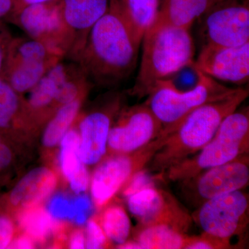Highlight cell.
Wrapping results in <instances>:
<instances>
[{
  "instance_id": "6da1fadb",
  "label": "cell",
  "mask_w": 249,
  "mask_h": 249,
  "mask_svg": "<svg viewBox=\"0 0 249 249\" xmlns=\"http://www.w3.org/2000/svg\"><path fill=\"white\" fill-rule=\"evenodd\" d=\"M139 46L111 0L106 14L91 28L81 48L70 60L79 65L93 85L114 87L134 71Z\"/></svg>"
},
{
  "instance_id": "7a4b0ae2",
  "label": "cell",
  "mask_w": 249,
  "mask_h": 249,
  "mask_svg": "<svg viewBox=\"0 0 249 249\" xmlns=\"http://www.w3.org/2000/svg\"><path fill=\"white\" fill-rule=\"evenodd\" d=\"M249 96V90L236 88L230 94L202 105L185 117L170 132L163 146L150 162V171L158 175L200 151L213 137L221 123Z\"/></svg>"
},
{
  "instance_id": "3957f363",
  "label": "cell",
  "mask_w": 249,
  "mask_h": 249,
  "mask_svg": "<svg viewBox=\"0 0 249 249\" xmlns=\"http://www.w3.org/2000/svg\"><path fill=\"white\" fill-rule=\"evenodd\" d=\"M142 42L140 68L132 93L148 96L158 82L194 62V42L189 29L162 26L151 27Z\"/></svg>"
},
{
  "instance_id": "277c9868",
  "label": "cell",
  "mask_w": 249,
  "mask_h": 249,
  "mask_svg": "<svg viewBox=\"0 0 249 249\" xmlns=\"http://www.w3.org/2000/svg\"><path fill=\"white\" fill-rule=\"evenodd\" d=\"M249 109L247 107L228 115L200 151L170 167L163 175L170 181L181 182L249 153Z\"/></svg>"
},
{
  "instance_id": "5b68a950",
  "label": "cell",
  "mask_w": 249,
  "mask_h": 249,
  "mask_svg": "<svg viewBox=\"0 0 249 249\" xmlns=\"http://www.w3.org/2000/svg\"><path fill=\"white\" fill-rule=\"evenodd\" d=\"M234 90L201 71L197 85L188 91H178L159 82L145 103L161 124L162 131L170 133L196 108L225 97Z\"/></svg>"
},
{
  "instance_id": "8992f818",
  "label": "cell",
  "mask_w": 249,
  "mask_h": 249,
  "mask_svg": "<svg viewBox=\"0 0 249 249\" xmlns=\"http://www.w3.org/2000/svg\"><path fill=\"white\" fill-rule=\"evenodd\" d=\"M168 133L161 132L151 142L138 150L105 157L90 178V192L93 204L100 209L106 206L131 178L143 169L163 146Z\"/></svg>"
},
{
  "instance_id": "52a82bcc",
  "label": "cell",
  "mask_w": 249,
  "mask_h": 249,
  "mask_svg": "<svg viewBox=\"0 0 249 249\" xmlns=\"http://www.w3.org/2000/svg\"><path fill=\"white\" fill-rule=\"evenodd\" d=\"M237 191L215 196L198 206L191 217L203 235L222 249H230L231 240L243 234L249 224V196Z\"/></svg>"
},
{
  "instance_id": "ba28073f",
  "label": "cell",
  "mask_w": 249,
  "mask_h": 249,
  "mask_svg": "<svg viewBox=\"0 0 249 249\" xmlns=\"http://www.w3.org/2000/svg\"><path fill=\"white\" fill-rule=\"evenodd\" d=\"M6 22L16 24L33 40L68 56L73 47V37L67 27L63 13L62 0L27 5L12 13Z\"/></svg>"
},
{
  "instance_id": "9c48e42d",
  "label": "cell",
  "mask_w": 249,
  "mask_h": 249,
  "mask_svg": "<svg viewBox=\"0 0 249 249\" xmlns=\"http://www.w3.org/2000/svg\"><path fill=\"white\" fill-rule=\"evenodd\" d=\"M65 58L30 37H14L1 78L17 92L28 93L55 64Z\"/></svg>"
},
{
  "instance_id": "30bf717a",
  "label": "cell",
  "mask_w": 249,
  "mask_h": 249,
  "mask_svg": "<svg viewBox=\"0 0 249 249\" xmlns=\"http://www.w3.org/2000/svg\"><path fill=\"white\" fill-rule=\"evenodd\" d=\"M198 19L202 47H239L249 42V0H213Z\"/></svg>"
},
{
  "instance_id": "8fae6325",
  "label": "cell",
  "mask_w": 249,
  "mask_h": 249,
  "mask_svg": "<svg viewBox=\"0 0 249 249\" xmlns=\"http://www.w3.org/2000/svg\"><path fill=\"white\" fill-rule=\"evenodd\" d=\"M249 182V153L181 181L185 196L197 206L215 196L245 189Z\"/></svg>"
},
{
  "instance_id": "7c38bea8",
  "label": "cell",
  "mask_w": 249,
  "mask_h": 249,
  "mask_svg": "<svg viewBox=\"0 0 249 249\" xmlns=\"http://www.w3.org/2000/svg\"><path fill=\"white\" fill-rule=\"evenodd\" d=\"M129 213L140 226L166 225L186 233L193 219L189 213L168 192L145 188L126 199Z\"/></svg>"
},
{
  "instance_id": "4fadbf2b",
  "label": "cell",
  "mask_w": 249,
  "mask_h": 249,
  "mask_svg": "<svg viewBox=\"0 0 249 249\" xmlns=\"http://www.w3.org/2000/svg\"><path fill=\"white\" fill-rule=\"evenodd\" d=\"M162 124L146 103L121 111L108 137L111 155L131 153L145 146L161 133Z\"/></svg>"
},
{
  "instance_id": "5bb4252c",
  "label": "cell",
  "mask_w": 249,
  "mask_h": 249,
  "mask_svg": "<svg viewBox=\"0 0 249 249\" xmlns=\"http://www.w3.org/2000/svg\"><path fill=\"white\" fill-rule=\"evenodd\" d=\"M194 63L214 80L245 84L249 78V42L239 47L204 46Z\"/></svg>"
},
{
  "instance_id": "9a60e30c",
  "label": "cell",
  "mask_w": 249,
  "mask_h": 249,
  "mask_svg": "<svg viewBox=\"0 0 249 249\" xmlns=\"http://www.w3.org/2000/svg\"><path fill=\"white\" fill-rule=\"evenodd\" d=\"M120 97L117 95L107 107L91 111L80 120L78 154L85 165L98 164L106 157L109 131L120 108Z\"/></svg>"
},
{
  "instance_id": "2e32d148",
  "label": "cell",
  "mask_w": 249,
  "mask_h": 249,
  "mask_svg": "<svg viewBox=\"0 0 249 249\" xmlns=\"http://www.w3.org/2000/svg\"><path fill=\"white\" fill-rule=\"evenodd\" d=\"M111 0H62V13L73 37L71 58L86 40L89 31L107 13Z\"/></svg>"
},
{
  "instance_id": "e0dca14e",
  "label": "cell",
  "mask_w": 249,
  "mask_h": 249,
  "mask_svg": "<svg viewBox=\"0 0 249 249\" xmlns=\"http://www.w3.org/2000/svg\"><path fill=\"white\" fill-rule=\"evenodd\" d=\"M57 183L56 175L52 170L45 167L36 168L13 188L9 196V204L21 209L39 206L52 196Z\"/></svg>"
},
{
  "instance_id": "ac0fdd59",
  "label": "cell",
  "mask_w": 249,
  "mask_h": 249,
  "mask_svg": "<svg viewBox=\"0 0 249 249\" xmlns=\"http://www.w3.org/2000/svg\"><path fill=\"white\" fill-rule=\"evenodd\" d=\"M79 136L76 129H70L60 141L59 156L60 170L70 184L71 191L76 195L88 191L90 175L87 165L80 160L78 154Z\"/></svg>"
},
{
  "instance_id": "d6986e66",
  "label": "cell",
  "mask_w": 249,
  "mask_h": 249,
  "mask_svg": "<svg viewBox=\"0 0 249 249\" xmlns=\"http://www.w3.org/2000/svg\"><path fill=\"white\" fill-rule=\"evenodd\" d=\"M123 20L140 47L142 38L156 20L160 0H115Z\"/></svg>"
},
{
  "instance_id": "ffe728a7",
  "label": "cell",
  "mask_w": 249,
  "mask_h": 249,
  "mask_svg": "<svg viewBox=\"0 0 249 249\" xmlns=\"http://www.w3.org/2000/svg\"><path fill=\"white\" fill-rule=\"evenodd\" d=\"M213 0H162L152 27L172 26L189 29Z\"/></svg>"
},
{
  "instance_id": "44dd1931",
  "label": "cell",
  "mask_w": 249,
  "mask_h": 249,
  "mask_svg": "<svg viewBox=\"0 0 249 249\" xmlns=\"http://www.w3.org/2000/svg\"><path fill=\"white\" fill-rule=\"evenodd\" d=\"M18 226L36 243L44 244L59 232L58 221L42 206L22 209L17 216Z\"/></svg>"
},
{
  "instance_id": "7402d4cb",
  "label": "cell",
  "mask_w": 249,
  "mask_h": 249,
  "mask_svg": "<svg viewBox=\"0 0 249 249\" xmlns=\"http://www.w3.org/2000/svg\"><path fill=\"white\" fill-rule=\"evenodd\" d=\"M188 237L166 225H139L134 240L142 249H183Z\"/></svg>"
},
{
  "instance_id": "603a6c76",
  "label": "cell",
  "mask_w": 249,
  "mask_h": 249,
  "mask_svg": "<svg viewBox=\"0 0 249 249\" xmlns=\"http://www.w3.org/2000/svg\"><path fill=\"white\" fill-rule=\"evenodd\" d=\"M82 100L83 98H79L60 106L52 115L42 136V142L45 147H53L58 145L71 128L81 107Z\"/></svg>"
},
{
  "instance_id": "cb8c5ba5",
  "label": "cell",
  "mask_w": 249,
  "mask_h": 249,
  "mask_svg": "<svg viewBox=\"0 0 249 249\" xmlns=\"http://www.w3.org/2000/svg\"><path fill=\"white\" fill-rule=\"evenodd\" d=\"M22 94L0 77V131L8 132L22 120L23 111H30Z\"/></svg>"
},
{
  "instance_id": "d4e9b609",
  "label": "cell",
  "mask_w": 249,
  "mask_h": 249,
  "mask_svg": "<svg viewBox=\"0 0 249 249\" xmlns=\"http://www.w3.org/2000/svg\"><path fill=\"white\" fill-rule=\"evenodd\" d=\"M99 223L108 240L117 247L128 241L132 224L128 214L122 206H108L101 214Z\"/></svg>"
},
{
  "instance_id": "484cf974",
  "label": "cell",
  "mask_w": 249,
  "mask_h": 249,
  "mask_svg": "<svg viewBox=\"0 0 249 249\" xmlns=\"http://www.w3.org/2000/svg\"><path fill=\"white\" fill-rule=\"evenodd\" d=\"M47 211L52 217L58 221H74L77 211L74 199L64 194H57L52 196L49 201Z\"/></svg>"
},
{
  "instance_id": "4316f807",
  "label": "cell",
  "mask_w": 249,
  "mask_h": 249,
  "mask_svg": "<svg viewBox=\"0 0 249 249\" xmlns=\"http://www.w3.org/2000/svg\"><path fill=\"white\" fill-rule=\"evenodd\" d=\"M160 176V175H152V172L145 167L136 173L123 187L120 191L123 197L126 199L142 190L156 186V181L158 180Z\"/></svg>"
},
{
  "instance_id": "83f0119b",
  "label": "cell",
  "mask_w": 249,
  "mask_h": 249,
  "mask_svg": "<svg viewBox=\"0 0 249 249\" xmlns=\"http://www.w3.org/2000/svg\"><path fill=\"white\" fill-rule=\"evenodd\" d=\"M85 230V249H100L106 248L107 246V236L103 231L101 224L94 219L87 222Z\"/></svg>"
},
{
  "instance_id": "f1b7e54d",
  "label": "cell",
  "mask_w": 249,
  "mask_h": 249,
  "mask_svg": "<svg viewBox=\"0 0 249 249\" xmlns=\"http://www.w3.org/2000/svg\"><path fill=\"white\" fill-rule=\"evenodd\" d=\"M15 235V224L6 214L0 213V249H9Z\"/></svg>"
},
{
  "instance_id": "f546056e",
  "label": "cell",
  "mask_w": 249,
  "mask_h": 249,
  "mask_svg": "<svg viewBox=\"0 0 249 249\" xmlns=\"http://www.w3.org/2000/svg\"><path fill=\"white\" fill-rule=\"evenodd\" d=\"M4 21L0 20V77L2 76L5 64L7 59L10 45L14 39Z\"/></svg>"
},
{
  "instance_id": "4dcf8cb0",
  "label": "cell",
  "mask_w": 249,
  "mask_h": 249,
  "mask_svg": "<svg viewBox=\"0 0 249 249\" xmlns=\"http://www.w3.org/2000/svg\"><path fill=\"white\" fill-rule=\"evenodd\" d=\"M183 249H220L219 245L212 239L204 235L188 236Z\"/></svg>"
},
{
  "instance_id": "1f68e13d",
  "label": "cell",
  "mask_w": 249,
  "mask_h": 249,
  "mask_svg": "<svg viewBox=\"0 0 249 249\" xmlns=\"http://www.w3.org/2000/svg\"><path fill=\"white\" fill-rule=\"evenodd\" d=\"M0 131V172L7 168L13 160V152L9 145L4 142L2 134Z\"/></svg>"
},
{
  "instance_id": "d6a6232c",
  "label": "cell",
  "mask_w": 249,
  "mask_h": 249,
  "mask_svg": "<svg viewBox=\"0 0 249 249\" xmlns=\"http://www.w3.org/2000/svg\"><path fill=\"white\" fill-rule=\"evenodd\" d=\"M36 242L29 236L26 235H19L14 237L12 243L10 245L9 249H31L35 248Z\"/></svg>"
},
{
  "instance_id": "836d02e7",
  "label": "cell",
  "mask_w": 249,
  "mask_h": 249,
  "mask_svg": "<svg viewBox=\"0 0 249 249\" xmlns=\"http://www.w3.org/2000/svg\"><path fill=\"white\" fill-rule=\"evenodd\" d=\"M69 248L71 249H85V232L81 230L74 231L69 239Z\"/></svg>"
},
{
  "instance_id": "e575fe53",
  "label": "cell",
  "mask_w": 249,
  "mask_h": 249,
  "mask_svg": "<svg viewBox=\"0 0 249 249\" xmlns=\"http://www.w3.org/2000/svg\"><path fill=\"white\" fill-rule=\"evenodd\" d=\"M14 8V0H0V20L6 22Z\"/></svg>"
},
{
  "instance_id": "d590c367",
  "label": "cell",
  "mask_w": 249,
  "mask_h": 249,
  "mask_svg": "<svg viewBox=\"0 0 249 249\" xmlns=\"http://www.w3.org/2000/svg\"><path fill=\"white\" fill-rule=\"evenodd\" d=\"M51 1V0H14V8H13L11 14L19 11V10L22 9L24 6H27V5L46 2V1Z\"/></svg>"
}]
</instances>
